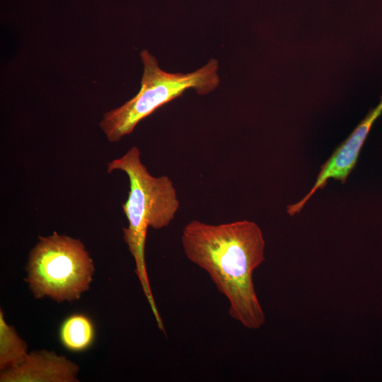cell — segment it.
<instances>
[{
	"mask_svg": "<svg viewBox=\"0 0 382 382\" xmlns=\"http://www.w3.org/2000/svg\"><path fill=\"white\" fill-rule=\"evenodd\" d=\"M26 269L25 280L34 296H49L58 302L79 299L89 289L95 271L83 243L57 232L39 237Z\"/></svg>",
	"mask_w": 382,
	"mask_h": 382,
	"instance_id": "obj_4",
	"label": "cell"
},
{
	"mask_svg": "<svg viewBox=\"0 0 382 382\" xmlns=\"http://www.w3.org/2000/svg\"><path fill=\"white\" fill-rule=\"evenodd\" d=\"M181 243L187 258L205 270L226 296L230 316L246 328H261L265 316L253 279L265 260L258 225L245 219L220 224L195 219L184 227Z\"/></svg>",
	"mask_w": 382,
	"mask_h": 382,
	"instance_id": "obj_1",
	"label": "cell"
},
{
	"mask_svg": "<svg viewBox=\"0 0 382 382\" xmlns=\"http://www.w3.org/2000/svg\"><path fill=\"white\" fill-rule=\"evenodd\" d=\"M144 71L138 93L121 106L105 112L99 126L110 142L129 134L136 125L158 108L192 88L199 95L213 91L219 84L218 61L211 59L199 69L187 74L161 69L147 50L140 53Z\"/></svg>",
	"mask_w": 382,
	"mask_h": 382,
	"instance_id": "obj_3",
	"label": "cell"
},
{
	"mask_svg": "<svg viewBox=\"0 0 382 382\" xmlns=\"http://www.w3.org/2000/svg\"><path fill=\"white\" fill-rule=\"evenodd\" d=\"M95 329L89 318L83 314H74L62 323L59 337L62 344L71 352H82L93 343Z\"/></svg>",
	"mask_w": 382,
	"mask_h": 382,
	"instance_id": "obj_6",
	"label": "cell"
},
{
	"mask_svg": "<svg viewBox=\"0 0 382 382\" xmlns=\"http://www.w3.org/2000/svg\"><path fill=\"white\" fill-rule=\"evenodd\" d=\"M79 367L54 352L34 351L16 368L3 371L1 382H76Z\"/></svg>",
	"mask_w": 382,
	"mask_h": 382,
	"instance_id": "obj_5",
	"label": "cell"
},
{
	"mask_svg": "<svg viewBox=\"0 0 382 382\" xmlns=\"http://www.w3.org/2000/svg\"><path fill=\"white\" fill-rule=\"evenodd\" d=\"M28 345L13 327L6 323L0 311V370L11 369L21 365L28 355Z\"/></svg>",
	"mask_w": 382,
	"mask_h": 382,
	"instance_id": "obj_7",
	"label": "cell"
},
{
	"mask_svg": "<svg viewBox=\"0 0 382 382\" xmlns=\"http://www.w3.org/2000/svg\"><path fill=\"white\" fill-rule=\"evenodd\" d=\"M121 170L128 177L129 191L122 205L128 226L123 238L134 257L136 274L158 323L162 322L148 279L145 244L149 227L161 229L174 219L180 207L176 190L167 175L155 177L141 159L140 150L132 146L122 156L107 164V171Z\"/></svg>",
	"mask_w": 382,
	"mask_h": 382,
	"instance_id": "obj_2",
	"label": "cell"
}]
</instances>
